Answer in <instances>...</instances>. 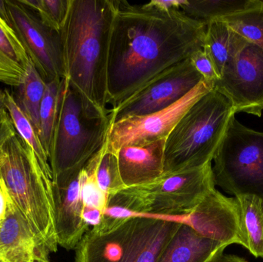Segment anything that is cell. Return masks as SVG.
I'll return each mask as SVG.
<instances>
[{
    "label": "cell",
    "mask_w": 263,
    "mask_h": 262,
    "mask_svg": "<svg viewBox=\"0 0 263 262\" xmlns=\"http://www.w3.org/2000/svg\"><path fill=\"white\" fill-rule=\"evenodd\" d=\"M108 105L116 109L155 77L203 47L206 24L181 10L114 0Z\"/></svg>",
    "instance_id": "obj_1"
},
{
    "label": "cell",
    "mask_w": 263,
    "mask_h": 262,
    "mask_svg": "<svg viewBox=\"0 0 263 262\" xmlns=\"http://www.w3.org/2000/svg\"><path fill=\"white\" fill-rule=\"evenodd\" d=\"M114 0H70L60 30L65 79L89 113L107 116L108 65Z\"/></svg>",
    "instance_id": "obj_2"
},
{
    "label": "cell",
    "mask_w": 263,
    "mask_h": 262,
    "mask_svg": "<svg viewBox=\"0 0 263 262\" xmlns=\"http://www.w3.org/2000/svg\"><path fill=\"white\" fill-rule=\"evenodd\" d=\"M0 178L35 236L50 253L57 252L52 183L17 132L0 147Z\"/></svg>",
    "instance_id": "obj_3"
},
{
    "label": "cell",
    "mask_w": 263,
    "mask_h": 262,
    "mask_svg": "<svg viewBox=\"0 0 263 262\" xmlns=\"http://www.w3.org/2000/svg\"><path fill=\"white\" fill-rule=\"evenodd\" d=\"M233 115L236 114L231 103L216 89L202 95L167 137L164 174L212 163Z\"/></svg>",
    "instance_id": "obj_4"
},
{
    "label": "cell",
    "mask_w": 263,
    "mask_h": 262,
    "mask_svg": "<svg viewBox=\"0 0 263 262\" xmlns=\"http://www.w3.org/2000/svg\"><path fill=\"white\" fill-rule=\"evenodd\" d=\"M111 126L110 114L89 113L79 94L63 78L49 153L52 179L80 172L106 143Z\"/></svg>",
    "instance_id": "obj_5"
},
{
    "label": "cell",
    "mask_w": 263,
    "mask_h": 262,
    "mask_svg": "<svg viewBox=\"0 0 263 262\" xmlns=\"http://www.w3.org/2000/svg\"><path fill=\"white\" fill-rule=\"evenodd\" d=\"M213 161L216 186L235 196L254 195L263 200V132L233 115Z\"/></svg>",
    "instance_id": "obj_6"
},
{
    "label": "cell",
    "mask_w": 263,
    "mask_h": 262,
    "mask_svg": "<svg viewBox=\"0 0 263 262\" xmlns=\"http://www.w3.org/2000/svg\"><path fill=\"white\" fill-rule=\"evenodd\" d=\"M140 203L142 216H188L216 189L212 163L182 172L163 174L142 186H133Z\"/></svg>",
    "instance_id": "obj_7"
},
{
    "label": "cell",
    "mask_w": 263,
    "mask_h": 262,
    "mask_svg": "<svg viewBox=\"0 0 263 262\" xmlns=\"http://www.w3.org/2000/svg\"><path fill=\"white\" fill-rule=\"evenodd\" d=\"M7 19L46 83L65 78L61 33L20 2L5 0Z\"/></svg>",
    "instance_id": "obj_8"
},
{
    "label": "cell",
    "mask_w": 263,
    "mask_h": 262,
    "mask_svg": "<svg viewBox=\"0 0 263 262\" xmlns=\"http://www.w3.org/2000/svg\"><path fill=\"white\" fill-rule=\"evenodd\" d=\"M204 81L190 58L155 77L116 109H110L112 124L125 118L163 110L177 103Z\"/></svg>",
    "instance_id": "obj_9"
},
{
    "label": "cell",
    "mask_w": 263,
    "mask_h": 262,
    "mask_svg": "<svg viewBox=\"0 0 263 262\" xmlns=\"http://www.w3.org/2000/svg\"><path fill=\"white\" fill-rule=\"evenodd\" d=\"M213 89L211 85L202 81L183 98L163 110L112 123L106 140L108 150L117 154L125 146H141L167 138L186 111Z\"/></svg>",
    "instance_id": "obj_10"
},
{
    "label": "cell",
    "mask_w": 263,
    "mask_h": 262,
    "mask_svg": "<svg viewBox=\"0 0 263 262\" xmlns=\"http://www.w3.org/2000/svg\"><path fill=\"white\" fill-rule=\"evenodd\" d=\"M213 89L231 103L234 113L261 117L263 111V50L248 43L226 67Z\"/></svg>",
    "instance_id": "obj_11"
},
{
    "label": "cell",
    "mask_w": 263,
    "mask_h": 262,
    "mask_svg": "<svg viewBox=\"0 0 263 262\" xmlns=\"http://www.w3.org/2000/svg\"><path fill=\"white\" fill-rule=\"evenodd\" d=\"M196 232L228 247H247L239 203L216 189L210 191L193 212L182 218Z\"/></svg>",
    "instance_id": "obj_12"
},
{
    "label": "cell",
    "mask_w": 263,
    "mask_h": 262,
    "mask_svg": "<svg viewBox=\"0 0 263 262\" xmlns=\"http://www.w3.org/2000/svg\"><path fill=\"white\" fill-rule=\"evenodd\" d=\"M80 172L52 179V196L58 245L74 250L90 228L83 217Z\"/></svg>",
    "instance_id": "obj_13"
},
{
    "label": "cell",
    "mask_w": 263,
    "mask_h": 262,
    "mask_svg": "<svg viewBox=\"0 0 263 262\" xmlns=\"http://www.w3.org/2000/svg\"><path fill=\"white\" fill-rule=\"evenodd\" d=\"M49 254L12 203L0 226V262H50Z\"/></svg>",
    "instance_id": "obj_14"
},
{
    "label": "cell",
    "mask_w": 263,
    "mask_h": 262,
    "mask_svg": "<svg viewBox=\"0 0 263 262\" xmlns=\"http://www.w3.org/2000/svg\"><path fill=\"white\" fill-rule=\"evenodd\" d=\"M138 217L106 234L89 229L75 248L74 262H125L137 227Z\"/></svg>",
    "instance_id": "obj_15"
},
{
    "label": "cell",
    "mask_w": 263,
    "mask_h": 262,
    "mask_svg": "<svg viewBox=\"0 0 263 262\" xmlns=\"http://www.w3.org/2000/svg\"><path fill=\"white\" fill-rule=\"evenodd\" d=\"M166 138L141 146H128L117 152L119 168L126 188L148 184L164 174Z\"/></svg>",
    "instance_id": "obj_16"
},
{
    "label": "cell",
    "mask_w": 263,
    "mask_h": 262,
    "mask_svg": "<svg viewBox=\"0 0 263 262\" xmlns=\"http://www.w3.org/2000/svg\"><path fill=\"white\" fill-rule=\"evenodd\" d=\"M182 220L138 217L130 252L125 262H157Z\"/></svg>",
    "instance_id": "obj_17"
},
{
    "label": "cell",
    "mask_w": 263,
    "mask_h": 262,
    "mask_svg": "<svg viewBox=\"0 0 263 262\" xmlns=\"http://www.w3.org/2000/svg\"><path fill=\"white\" fill-rule=\"evenodd\" d=\"M227 247L199 235L182 220L157 262H210Z\"/></svg>",
    "instance_id": "obj_18"
},
{
    "label": "cell",
    "mask_w": 263,
    "mask_h": 262,
    "mask_svg": "<svg viewBox=\"0 0 263 262\" xmlns=\"http://www.w3.org/2000/svg\"><path fill=\"white\" fill-rule=\"evenodd\" d=\"M31 61L23 43L0 12V83L18 88L27 75Z\"/></svg>",
    "instance_id": "obj_19"
},
{
    "label": "cell",
    "mask_w": 263,
    "mask_h": 262,
    "mask_svg": "<svg viewBox=\"0 0 263 262\" xmlns=\"http://www.w3.org/2000/svg\"><path fill=\"white\" fill-rule=\"evenodd\" d=\"M248 43L224 22L214 20L207 23L202 49L213 62L219 79L226 67Z\"/></svg>",
    "instance_id": "obj_20"
},
{
    "label": "cell",
    "mask_w": 263,
    "mask_h": 262,
    "mask_svg": "<svg viewBox=\"0 0 263 262\" xmlns=\"http://www.w3.org/2000/svg\"><path fill=\"white\" fill-rule=\"evenodd\" d=\"M235 197L240 209L246 249L256 258H263V200L254 195Z\"/></svg>",
    "instance_id": "obj_21"
},
{
    "label": "cell",
    "mask_w": 263,
    "mask_h": 262,
    "mask_svg": "<svg viewBox=\"0 0 263 262\" xmlns=\"http://www.w3.org/2000/svg\"><path fill=\"white\" fill-rule=\"evenodd\" d=\"M5 91V108L9 112L17 134L35 154L45 176L52 183V173L49 157L45 152L37 131L20 109L14 95L8 89Z\"/></svg>",
    "instance_id": "obj_22"
},
{
    "label": "cell",
    "mask_w": 263,
    "mask_h": 262,
    "mask_svg": "<svg viewBox=\"0 0 263 262\" xmlns=\"http://www.w3.org/2000/svg\"><path fill=\"white\" fill-rule=\"evenodd\" d=\"M249 43L263 50V1L251 0L246 9L219 18Z\"/></svg>",
    "instance_id": "obj_23"
},
{
    "label": "cell",
    "mask_w": 263,
    "mask_h": 262,
    "mask_svg": "<svg viewBox=\"0 0 263 262\" xmlns=\"http://www.w3.org/2000/svg\"><path fill=\"white\" fill-rule=\"evenodd\" d=\"M46 84L32 63L23 84L17 88L18 95L15 100L23 113L33 125L37 133L40 131V109L46 90Z\"/></svg>",
    "instance_id": "obj_24"
},
{
    "label": "cell",
    "mask_w": 263,
    "mask_h": 262,
    "mask_svg": "<svg viewBox=\"0 0 263 262\" xmlns=\"http://www.w3.org/2000/svg\"><path fill=\"white\" fill-rule=\"evenodd\" d=\"M63 78L46 83L44 96L40 109V137L42 146L49 159L52 135L58 115Z\"/></svg>",
    "instance_id": "obj_25"
},
{
    "label": "cell",
    "mask_w": 263,
    "mask_h": 262,
    "mask_svg": "<svg viewBox=\"0 0 263 262\" xmlns=\"http://www.w3.org/2000/svg\"><path fill=\"white\" fill-rule=\"evenodd\" d=\"M251 0H186L181 11L191 18L207 23L246 9Z\"/></svg>",
    "instance_id": "obj_26"
},
{
    "label": "cell",
    "mask_w": 263,
    "mask_h": 262,
    "mask_svg": "<svg viewBox=\"0 0 263 262\" xmlns=\"http://www.w3.org/2000/svg\"><path fill=\"white\" fill-rule=\"evenodd\" d=\"M95 177L106 198L126 188L122 180L117 154L108 150L106 142L94 155Z\"/></svg>",
    "instance_id": "obj_27"
},
{
    "label": "cell",
    "mask_w": 263,
    "mask_h": 262,
    "mask_svg": "<svg viewBox=\"0 0 263 262\" xmlns=\"http://www.w3.org/2000/svg\"><path fill=\"white\" fill-rule=\"evenodd\" d=\"M49 27L60 32L67 16L70 0H20Z\"/></svg>",
    "instance_id": "obj_28"
},
{
    "label": "cell",
    "mask_w": 263,
    "mask_h": 262,
    "mask_svg": "<svg viewBox=\"0 0 263 262\" xmlns=\"http://www.w3.org/2000/svg\"><path fill=\"white\" fill-rule=\"evenodd\" d=\"M190 61L193 63L195 69L202 75L204 81L208 84L214 86V83L219 80V76L216 73L213 62L203 49L196 51L190 56Z\"/></svg>",
    "instance_id": "obj_29"
},
{
    "label": "cell",
    "mask_w": 263,
    "mask_h": 262,
    "mask_svg": "<svg viewBox=\"0 0 263 262\" xmlns=\"http://www.w3.org/2000/svg\"><path fill=\"white\" fill-rule=\"evenodd\" d=\"M16 133L12 118L6 108L0 109V147Z\"/></svg>",
    "instance_id": "obj_30"
},
{
    "label": "cell",
    "mask_w": 263,
    "mask_h": 262,
    "mask_svg": "<svg viewBox=\"0 0 263 262\" xmlns=\"http://www.w3.org/2000/svg\"><path fill=\"white\" fill-rule=\"evenodd\" d=\"M12 198L8 192L3 180L0 178V226L3 224L12 204Z\"/></svg>",
    "instance_id": "obj_31"
},
{
    "label": "cell",
    "mask_w": 263,
    "mask_h": 262,
    "mask_svg": "<svg viewBox=\"0 0 263 262\" xmlns=\"http://www.w3.org/2000/svg\"><path fill=\"white\" fill-rule=\"evenodd\" d=\"M186 0H153L145 4L147 7L156 8L162 11L181 10Z\"/></svg>",
    "instance_id": "obj_32"
},
{
    "label": "cell",
    "mask_w": 263,
    "mask_h": 262,
    "mask_svg": "<svg viewBox=\"0 0 263 262\" xmlns=\"http://www.w3.org/2000/svg\"><path fill=\"white\" fill-rule=\"evenodd\" d=\"M210 262H248L245 258L233 255H219Z\"/></svg>",
    "instance_id": "obj_33"
},
{
    "label": "cell",
    "mask_w": 263,
    "mask_h": 262,
    "mask_svg": "<svg viewBox=\"0 0 263 262\" xmlns=\"http://www.w3.org/2000/svg\"><path fill=\"white\" fill-rule=\"evenodd\" d=\"M5 107V91L0 89V109Z\"/></svg>",
    "instance_id": "obj_34"
}]
</instances>
